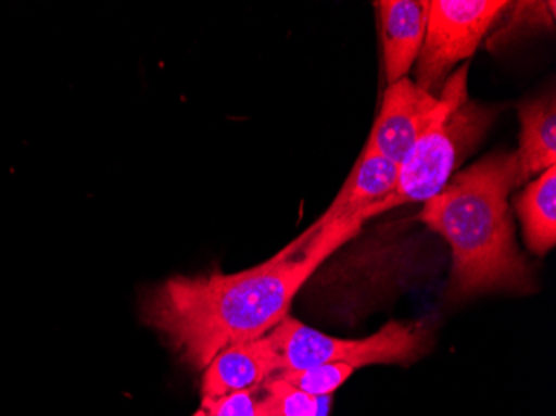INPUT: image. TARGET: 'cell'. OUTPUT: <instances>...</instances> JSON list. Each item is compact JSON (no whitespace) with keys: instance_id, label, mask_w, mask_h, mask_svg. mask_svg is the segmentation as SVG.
Segmentation results:
<instances>
[{"instance_id":"13","label":"cell","mask_w":556,"mask_h":416,"mask_svg":"<svg viewBox=\"0 0 556 416\" xmlns=\"http://www.w3.org/2000/svg\"><path fill=\"white\" fill-rule=\"evenodd\" d=\"M548 11H555V2H548V4L546 2H520L515 8L510 24L505 25L495 37L490 39V49L505 46L508 40L517 39L525 30L548 27L555 18V14H548Z\"/></svg>"},{"instance_id":"7","label":"cell","mask_w":556,"mask_h":416,"mask_svg":"<svg viewBox=\"0 0 556 416\" xmlns=\"http://www.w3.org/2000/svg\"><path fill=\"white\" fill-rule=\"evenodd\" d=\"M278 371L277 353L267 335L257 340L232 343L220 350L204 368L202 399L258 390Z\"/></svg>"},{"instance_id":"17","label":"cell","mask_w":556,"mask_h":416,"mask_svg":"<svg viewBox=\"0 0 556 416\" xmlns=\"http://www.w3.org/2000/svg\"><path fill=\"white\" fill-rule=\"evenodd\" d=\"M192 416H207V415H205L204 409L200 408L199 412L193 413Z\"/></svg>"},{"instance_id":"16","label":"cell","mask_w":556,"mask_h":416,"mask_svg":"<svg viewBox=\"0 0 556 416\" xmlns=\"http://www.w3.org/2000/svg\"><path fill=\"white\" fill-rule=\"evenodd\" d=\"M257 416H280L278 415L277 405H275L274 399L270 395L265 396L258 403Z\"/></svg>"},{"instance_id":"5","label":"cell","mask_w":556,"mask_h":416,"mask_svg":"<svg viewBox=\"0 0 556 416\" xmlns=\"http://www.w3.org/2000/svg\"><path fill=\"white\" fill-rule=\"evenodd\" d=\"M505 0H433L427 33L417 59V84L439 96L460 62L475 54L496 18L507 11Z\"/></svg>"},{"instance_id":"10","label":"cell","mask_w":556,"mask_h":416,"mask_svg":"<svg viewBox=\"0 0 556 416\" xmlns=\"http://www.w3.org/2000/svg\"><path fill=\"white\" fill-rule=\"evenodd\" d=\"M520 149L517 153L518 187L556 167V103L553 97L523 103L520 108Z\"/></svg>"},{"instance_id":"8","label":"cell","mask_w":556,"mask_h":416,"mask_svg":"<svg viewBox=\"0 0 556 416\" xmlns=\"http://www.w3.org/2000/svg\"><path fill=\"white\" fill-rule=\"evenodd\" d=\"M382 25L383 58L389 86L405 79L414 67L427 33L428 0L377 2Z\"/></svg>"},{"instance_id":"6","label":"cell","mask_w":556,"mask_h":416,"mask_svg":"<svg viewBox=\"0 0 556 416\" xmlns=\"http://www.w3.org/2000/svg\"><path fill=\"white\" fill-rule=\"evenodd\" d=\"M437 100L439 96L425 92L408 77L387 87L382 111L365 147L402 167L435 109Z\"/></svg>"},{"instance_id":"12","label":"cell","mask_w":556,"mask_h":416,"mask_svg":"<svg viewBox=\"0 0 556 416\" xmlns=\"http://www.w3.org/2000/svg\"><path fill=\"white\" fill-rule=\"evenodd\" d=\"M352 367L346 365H320L307 370L282 371L277 377L283 378L287 383L293 385L308 395L327 396L337 392L353 374Z\"/></svg>"},{"instance_id":"14","label":"cell","mask_w":556,"mask_h":416,"mask_svg":"<svg viewBox=\"0 0 556 416\" xmlns=\"http://www.w3.org/2000/svg\"><path fill=\"white\" fill-rule=\"evenodd\" d=\"M268 395L274 399L280 416H317L318 399L302 392L293 385L287 383L283 378L271 377L264 385Z\"/></svg>"},{"instance_id":"3","label":"cell","mask_w":556,"mask_h":416,"mask_svg":"<svg viewBox=\"0 0 556 416\" xmlns=\"http://www.w3.org/2000/svg\"><path fill=\"white\" fill-rule=\"evenodd\" d=\"M468 62L453 71L439 93L407 161L399 172L395 190L368 206L362 214L367 222L405 203H425L442 192L455 171L480 146L495 121L493 109L468 97Z\"/></svg>"},{"instance_id":"11","label":"cell","mask_w":556,"mask_h":416,"mask_svg":"<svg viewBox=\"0 0 556 416\" xmlns=\"http://www.w3.org/2000/svg\"><path fill=\"white\" fill-rule=\"evenodd\" d=\"M517 212L528 249L545 255L556 243V167L528 184L517 197Z\"/></svg>"},{"instance_id":"15","label":"cell","mask_w":556,"mask_h":416,"mask_svg":"<svg viewBox=\"0 0 556 416\" xmlns=\"http://www.w3.org/2000/svg\"><path fill=\"white\" fill-rule=\"evenodd\" d=\"M258 390L230 393L218 399H202V409L207 416H257L262 400L258 399Z\"/></svg>"},{"instance_id":"9","label":"cell","mask_w":556,"mask_h":416,"mask_svg":"<svg viewBox=\"0 0 556 416\" xmlns=\"http://www.w3.org/2000/svg\"><path fill=\"white\" fill-rule=\"evenodd\" d=\"M399 165L378 155L375 150L365 147L357 165L350 172L339 196L332 205L318 218V225L336 222L362 220V214L368 206L389 197L399 181ZM365 224V222H364Z\"/></svg>"},{"instance_id":"2","label":"cell","mask_w":556,"mask_h":416,"mask_svg":"<svg viewBox=\"0 0 556 416\" xmlns=\"http://www.w3.org/2000/svg\"><path fill=\"white\" fill-rule=\"evenodd\" d=\"M518 189L517 153L503 152L453 175L442 192L424 203L418 220L448 242L452 292H532V272L514 239L508 196Z\"/></svg>"},{"instance_id":"1","label":"cell","mask_w":556,"mask_h":416,"mask_svg":"<svg viewBox=\"0 0 556 416\" xmlns=\"http://www.w3.org/2000/svg\"><path fill=\"white\" fill-rule=\"evenodd\" d=\"M364 222H336L303 231L264 264L237 274L172 277L143 300L142 317L172 349L204 371L225 346L265 337L289 315L303 285Z\"/></svg>"},{"instance_id":"4","label":"cell","mask_w":556,"mask_h":416,"mask_svg":"<svg viewBox=\"0 0 556 416\" xmlns=\"http://www.w3.org/2000/svg\"><path fill=\"white\" fill-rule=\"evenodd\" d=\"M268 340L282 371L307 370L320 365H346L353 370L368 365H408L425 352L427 330L421 324L390 322L377 333L361 340L330 337L287 315Z\"/></svg>"}]
</instances>
